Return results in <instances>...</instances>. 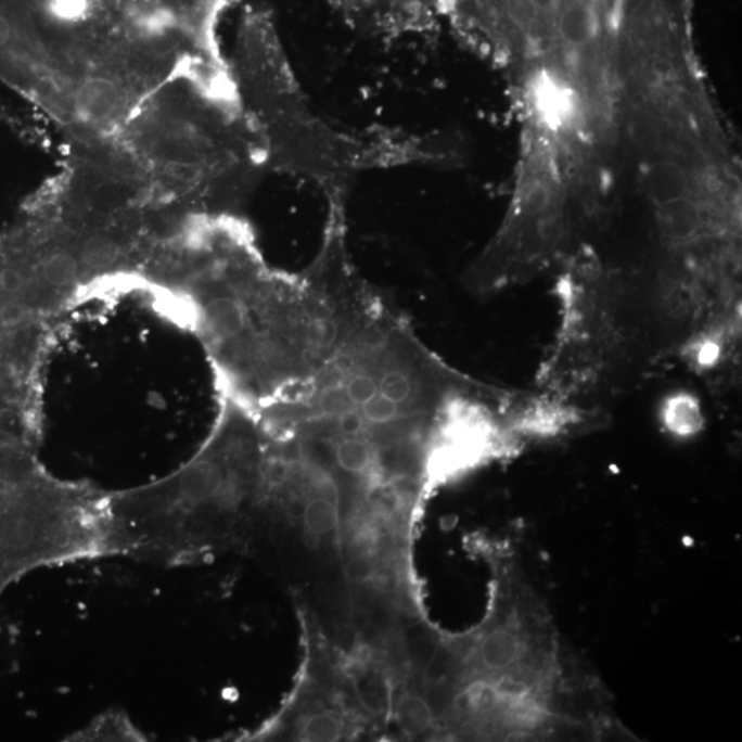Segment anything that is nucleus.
I'll use <instances>...</instances> for the list:
<instances>
[{"label":"nucleus","instance_id":"7","mask_svg":"<svg viewBox=\"0 0 742 742\" xmlns=\"http://www.w3.org/2000/svg\"><path fill=\"white\" fill-rule=\"evenodd\" d=\"M76 105L82 116L92 121H106L115 117L121 106V91L115 81L95 77L80 86L76 92Z\"/></svg>","mask_w":742,"mask_h":742},{"label":"nucleus","instance_id":"4","mask_svg":"<svg viewBox=\"0 0 742 742\" xmlns=\"http://www.w3.org/2000/svg\"><path fill=\"white\" fill-rule=\"evenodd\" d=\"M350 23L370 34L391 36L410 20L417 0H328Z\"/></svg>","mask_w":742,"mask_h":742},{"label":"nucleus","instance_id":"3","mask_svg":"<svg viewBox=\"0 0 742 742\" xmlns=\"http://www.w3.org/2000/svg\"><path fill=\"white\" fill-rule=\"evenodd\" d=\"M556 296L560 324L540 368L542 394L556 404L586 411L625 383L645 354V328L632 317V289L592 261L574 255L563 265Z\"/></svg>","mask_w":742,"mask_h":742},{"label":"nucleus","instance_id":"9","mask_svg":"<svg viewBox=\"0 0 742 742\" xmlns=\"http://www.w3.org/2000/svg\"><path fill=\"white\" fill-rule=\"evenodd\" d=\"M474 658L484 671L503 673L520 658L519 637L508 628H497L474 649Z\"/></svg>","mask_w":742,"mask_h":742},{"label":"nucleus","instance_id":"13","mask_svg":"<svg viewBox=\"0 0 742 742\" xmlns=\"http://www.w3.org/2000/svg\"><path fill=\"white\" fill-rule=\"evenodd\" d=\"M24 318V308L17 303L8 304V306L3 307L2 312H0V321H2L4 327H15V324L23 322Z\"/></svg>","mask_w":742,"mask_h":742},{"label":"nucleus","instance_id":"5","mask_svg":"<svg viewBox=\"0 0 742 742\" xmlns=\"http://www.w3.org/2000/svg\"><path fill=\"white\" fill-rule=\"evenodd\" d=\"M204 324L221 344L234 343L246 327L245 306L236 295H215L204 306Z\"/></svg>","mask_w":742,"mask_h":742},{"label":"nucleus","instance_id":"2","mask_svg":"<svg viewBox=\"0 0 742 742\" xmlns=\"http://www.w3.org/2000/svg\"><path fill=\"white\" fill-rule=\"evenodd\" d=\"M256 471L250 436H226L172 487L111 501L113 556L175 566L233 548L259 512Z\"/></svg>","mask_w":742,"mask_h":742},{"label":"nucleus","instance_id":"12","mask_svg":"<svg viewBox=\"0 0 742 742\" xmlns=\"http://www.w3.org/2000/svg\"><path fill=\"white\" fill-rule=\"evenodd\" d=\"M116 257V246L111 241L103 239H92L87 242L82 251V259L91 267H103L111 265Z\"/></svg>","mask_w":742,"mask_h":742},{"label":"nucleus","instance_id":"8","mask_svg":"<svg viewBox=\"0 0 742 742\" xmlns=\"http://www.w3.org/2000/svg\"><path fill=\"white\" fill-rule=\"evenodd\" d=\"M74 741H146V734L130 716L120 711H107L95 716L85 728L72 734Z\"/></svg>","mask_w":742,"mask_h":742},{"label":"nucleus","instance_id":"10","mask_svg":"<svg viewBox=\"0 0 742 742\" xmlns=\"http://www.w3.org/2000/svg\"><path fill=\"white\" fill-rule=\"evenodd\" d=\"M396 721L406 737L424 734L432 728L433 709L430 701L421 694L406 690L395 708Z\"/></svg>","mask_w":742,"mask_h":742},{"label":"nucleus","instance_id":"6","mask_svg":"<svg viewBox=\"0 0 742 742\" xmlns=\"http://www.w3.org/2000/svg\"><path fill=\"white\" fill-rule=\"evenodd\" d=\"M349 719L337 705L312 704L298 716L295 739L298 741H338L349 737Z\"/></svg>","mask_w":742,"mask_h":742},{"label":"nucleus","instance_id":"11","mask_svg":"<svg viewBox=\"0 0 742 742\" xmlns=\"http://www.w3.org/2000/svg\"><path fill=\"white\" fill-rule=\"evenodd\" d=\"M46 281L54 286H69L77 277V263L74 257L66 254H55L46 259L43 267Z\"/></svg>","mask_w":742,"mask_h":742},{"label":"nucleus","instance_id":"14","mask_svg":"<svg viewBox=\"0 0 742 742\" xmlns=\"http://www.w3.org/2000/svg\"><path fill=\"white\" fill-rule=\"evenodd\" d=\"M23 285V277L14 268H7L0 276V286L7 292H18Z\"/></svg>","mask_w":742,"mask_h":742},{"label":"nucleus","instance_id":"1","mask_svg":"<svg viewBox=\"0 0 742 742\" xmlns=\"http://www.w3.org/2000/svg\"><path fill=\"white\" fill-rule=\"evenodd\" d=\"M234 75L239 110L266 168L317 186L328 204L348 203L364 174L436 158L420 139L349 131L319 115L265 14L254 15L242 29Z\"/></svg>","mask_w":742,"mask_h":742}]
</instances>
